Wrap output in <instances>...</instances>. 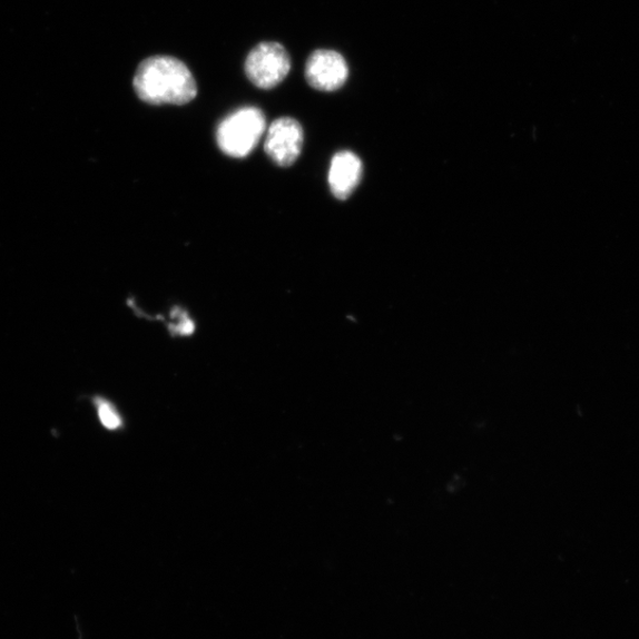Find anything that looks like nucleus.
I'll return each mask as SVG.
<instances>
[{"mask_svg":"<svg viewBox=\"0 0 639 639\" xmlns=\"http://www.w3.org/2000/svg\"><path fill=\"white\" fill-rule=\"evenodd\" d=\"M174 313V315L177 317V324L171 325V331L179 335L193 334L195 331V324L193 323V320L181 309H177V312Z\"/></svg>","mask_w":639,"mask_h":639,"instance_id":"nucleus-8","label":"nucleus"},{"mask_svg":"<svg viewBox=\"0 0 639 639\" xmlns=\"http://www.w3.org/2000/svg\"><path fill=\"white\" fill-rule=\"evenodd\" d=\"M89 401L94 410H96L100 425L105 430L117 432L124 429L125 420L115 403L105 396H99V394H94Z\"/></svg>","mask_w":639,"mask_h":639,"instance_id":"nucleus-7","label":"nucleus"},{"mask_svg":"<svg viewBox=\"0 0 639 639\" xmlns=\"http://www.w3.org/2000/svg\"><path fill=\"white\" fill-rule=\"evenodd\" d=\"M363 175V163L348 150L334 156L331 163L328 183L337 199H347L358 187Z\"/></svg>","mask_w":639,"mask_h":639,"instance_id":"nucleus-6","label":"nucleus"},{"mask_svg":"<svg viewBox=\"0 0 639 639\" xmlns=\"http://www.w3.org/2000/svg\"><path fill=\"white\" fill-rule=\"evenodd\" d=\"M292 63L284 46L265 42L256 46L248 55L246 73L260 89H273L288 77Z\"/></svg>","mask_w":639,"mask_h":639,"instance_id":"nucleus-3","label":"nucleus"},{"mask_svg":"<svg viewBox=\"0 0 639 639\" xmlns=\"http://www.w3.org/2000/svg\"><path fill=\"white\" fill-rule=\"evenodd\" d=\"M267 122L256 107H244L225 118L217 129V144L224 155L246 158L265 135Z\"/></svg>","mask_w":639,"mask_h":639,"instance_id":"nucleus-2","label":"nucleus"},{"mask_svg":"<svg viewBox=\"0 0 639 639\" xmlns=\"http://www.w3.org/2000/svg\"><path fill=\"white\" fill-rule=\"evenodd\" d=\"M135 89L141 101L149 105H186L197 97L193 72L171 56H154L138 68Z\"/></svg>","mask_w":639,"mask_h":639,"instance_id":"nucleus-1","label":"nucleus"},{"mask_svg":"<svg viewBox=\"0 0 639 639\" xmlns=\"http://www.w3.org/2000/svg\"><path fill=\"white\" fill-rule=\"evenodd\" d=\"M348 66L340 52L333 50L314 51L306 65V80L320 91L341 89L348 79Z\"/></svg>","mask_w":639,"mask_h":639,"instance_id":"nucleus-5","label":"nucleus"},{"mask_svg":"<svg viewBox=\"0 0 639 639\" xmlns=\"http://www.w3.org/2000/svg\"><path fill=\"white\" fill-rule=\"evenodd\" d=\"M304 129L293 118L275 120L267 131L265 149L279 167L292 166L303 153Z\"/></svg>","mask_w":639,"mask_h":639,"instance_id":"nucleus-4","label":"nucleus"}]
</instances>
